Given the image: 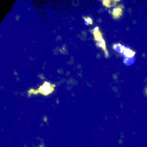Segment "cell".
Wrapping results in <instances>:
<instances>
[{
    "label": "cell",
    "instance_id": "6da1fadb",
    "mask_svg": "<svg viewBox=\"0 0 147 147\" xmlns=\"http://www.w3.org/2000/svg\"><path fill=\"white\" fill-rule=\"evenodd\" d=\"M113 48L116 52L119 53L123 56V62L125 64L130 65L134 63L135 51H133L130 48L119 43L114 44Z\"/></svg>",
    "mask_w": 147,
    "mask_h": 147
},
{
    "label": "cell",
    "instance_id": "7a4b0ae2",
    "mask_svg": "<svg viewBox=\"0 0 147 147\" xmlns=\"http://www.w3.org/2000/svg\"><path fill=\"white\" fill-rule=\"evenodd\" d=\"M55 86V84H52L49 82L45 81L37 90L30 88L28 91V96H30L32 94L36 95L38 94H41L44 96H48L53 92Z\"/></svg>",
    "mask_w": 147,
    "mask_h": 147
},
{
    "label": "cell",
    "instance_id": "3957f363",
    "mask_svg": "<svg viewBox=\"0 0 147 147\" xmlns=\"http://www.w3.org/2000/svg\"><path fill=\"white\" fill-rule=\"evenodd\" d=\"M92 33L94 35V38L95 41H96V46L99 48H101L102 49L103 51L105 57H109V52L107 51V49L106 48V45L105 42V40L103 37L102 33L100 31L99 27L96 26L92 29Z\"/></svg>",
    "mask_w": 147,
    "mask_h": 147
},
{
    "label": "cell",
    "instance_id": "277c9868",
    "mask_svg": "<svg viewBox=\"0 0 147 147\" xmlns=\"http://www.w3.org/2000/svg\"><path fill=\"white\" fill-rule=\"evenodd\" d=\"M123 8H124L123 5H119L116 6L115 7H114L113 9L111 12L110 11V13L112 15V17H113V19L117 20V19L119 18L122 16Z\"/></svg>",
    "mask_w": 147,
    "mask_h": 147
},
{
    "label": "cell",
    "instance_id": "5b68a950",
    "mask_svg": "<svg viewBox=\"0 0 147 147\" xmlns=\"http://www.w3.org/2000/svg\"><path fill=\"white\" fill-rule=\"evenodd\" d=\"M119 1H118V0H105V1H102V3L104 6L110 8L115 6L117 3Z\"/></svg>",
    "mask_w": 147,
    "mask_h": 147
},
{
    "label": "cell",
    "instance_id": "8992f818",
    "mask_svg": "<svg viewBox=\"0 0 147 147\" xmlns=\"http://www.w3.org/2000/svg\"><path fill=\"white\" fill-rule=\"evenodd\" d=\"M84 22H85V24L86 25H92V19L90 17H83Z\"/></svg>",
    "mask_w": 147,
    "mask_h": 147
},
{
    "label": "cell",
    "instance_id": "52a82bcc",
    "mask_svg": "<svg viewBox=\"0 0 147 147\" xmlns=\"http://www.w3.org/2000/svg\"><path fill=\"white\" fill-rule=\"evenodd\" d=\"M145 95L147 96V87L145 88Z\"/></svg>",
    "mask_w": 147,
    "mask_h": 147
}]
</instances>
